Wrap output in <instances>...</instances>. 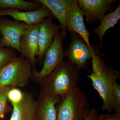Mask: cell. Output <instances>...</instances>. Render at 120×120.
<instances>
[{"instance_id":"obj_1","label":"cell","mask_w":120,"mask_h":120,"mask_svg":"<svg viewBox=\"0 0 120 120\" xmlns=\"http://www.w3.org/2000/svg\"><path fill=\"white\" fill-rule=\"evenodd\" d=\"M81 69L68 61H62L40 81V95L64 97L78 87Z\"/></svg>"},{"instance_id":"obj_2","label":"cell","mask_w":120,"mask_h":120,"mask_svg":"<svg viewBox=\"0 0 120 120\" xmlns=\"http://www.w3.org/2000/svg\"><path fill=\"white\" fill-rule=\"evenodd\" d=\"M32 71L26 59L15 56L0 68V86H26L31 78Z\"/></svg>"},{"instance_id":"obj_3","label":"cell","mask_w":120,"mask_h":120,"mask_svg":"<svg viewBox=\"0 0 120 120\" xmlns=\"http://www.w3.org/2000/svg\"><path fill=\"white\" fill-rule=\"evenodd\" d=\"M57 106L56 120H86L90 109L86 96L78 87L62 97Z\"/></svg>"},{"instance_id":"obj_4","label":"cell","mask_w":120,"mask_h":120,"mask_svg":"<svg viewBox=\"0 0 120 120\" xmlns=\"http://www.w3.org/2000/svg\"><path fill=\"white\" fill-rule=\"evenodd\" d=\"M87 76L91 80L93 87L103 101L102 109L111 113L113 102V86L114 82L120 79V72L107 65L101 71L92 72Z\"/></svg>"},{"instance_id":"obj_5","label":"cell","mask_w":120,"mask_h":120,"mask_svg":"<svg viewBox=\"0 0 120 120\" xmlns=\"http://www.w3.org/2000/svg\"><path fill=\"white\" fill-rule=\"evenodd\" d=\"M71 42L64 56L69 61L74 64L80 69L89 70L88 60L95 54L103 55L101 51L100 45L90 46L82 37L75 32H71Z\"/></svg>"},{"instance_id":"obj_6","label":"cell","mask_w":120,"mask_h":120,"mask_svg":"<svg viewBox=\"0 0 120 120\" xmlns=\"http://www.w3.org/2000/svg\"><path fill=\"white\" fill-rule=\"evenodd\" d=\"M63 34L60 31L53 39V42L45 52L43 67L40 71L32 69V79L39 83L42 79L50 74L59 64L64 61V57Z\"/></svg>"},{"instance_id":"obj_7","label":"cell","mask_w":120,"mask_h":120,"mask_svg":"<svg viewBox=\"0 0 120 120\" xmlns=\"http://www.w3.org/2000/svg\"><path fill=\"white\" fill-rule=\"evenodd\" d=\"M30 26L26 23L16 20L4 19L0 20V31L2 35L0 46L20 52V38Z\"/></svg>"},{"instance_id":"obj_8","label":"cell","mask_w":120,"mask_h":120,"mask_svg":"<svg viewBox=\"0 0 120 120\" xmlns=\"http://www.w3.org/2000/svg\"><path fill=\"white\" fill-rule=\"evenodd\" d=\"M40 24L31 25L22 35L20 40V52L35 69L38 56V32Z\"/></svg>"},{"instance_id":"obj_9","label":"cell","mask_w":120,"mask_h":120,"mask_svg":"<svg viewBox=\"0 0 120 120\" xmlns=\"http://www.w3.org/2000/svg\"><path fill=\"white\" fill-rule=\"evenodd\" d=\"M114 0H77V4L88 24L101 22L107 11H112Z\"/></svg>"},{"instance_id":"obj_10","label":"cell","mask_w":120,"mask_h":120,"mask_svg":"<svg viewBox=\"0 0 120 120\" xmlns=\"http://www.w3.org/2000/svg\"><path fill=\"white\" fill-rule=\"evenodd\" d=\"M52 15L46 18L40 24L38 32L39 53L37 61L42 63L45 52L49 48L54 38L61 29L60 25H57L52 21Z\"/></svg>"},{"instance_id":"obj_11","label":"cell","mask_w":120,"mask_h":120,"mask_svg":"<svg viewBox=\"0 0 120 120\" xmlns=\"http://www.w3.org/2000/svg\"><path fill=\"white\" fill-rule=\"evenodd\" d=\"M10 16L16 21L26 23L28 25L41 23L46 18L52 15L48 8L42 5L38 9L30 11H24L13 9H0V17Z\"/></svg>"},{"instance_id":"obj_12","label":"cell","mask_w":120,"mask_h":120,"mask_svg":"<svg viewBox=\"0 0 120 120\" xmlns=\"http://www.w3.org/2000/svg\"><path fill=\"white\" fill-rule=\"evenodd\" d=\"M77 3V0L69 9L65 22V30L77 33L91 46L89 40L91 33L86 28L84 22V15Z\"/></svg>"},{"instance_id":"obj_13","label":"cell","mask_w":120,"mask_h":120,"mask_svg":"<svg viewBox=\"0 0 120 120\" xmlns=\"http://www.w3.org/2000/svg\"><path fill=\"white\" fill-rule=\"evenodd\" d=\"M13 110L9 120H35L37 107V101L33 95L24 92L21 102L12 105Z\"/></svg>"},{"instance_id":"obj_14","label":"cell","mask_w":120,"mask_h":120,"mask_svg":"<svg viewBox=\"0 0 120 120\" xmlns=\"http://www.w3.org/2000/svg\"><path fill=\"white\" fill-rule=\"evenodd\" d=\"M47 7L52 15L56 17L60 23L61 32L64 38L67 35L65 22L68 12L71 6L77 0H37Z\"/></svg>"},{"instance_id":"obj_15","label":"cell","mask_w":120,"mask_h":120,"mask_svg":"<svg viewBox=\"0 0 120 120\" xmlns=\"http://www.w3.org/2000/svg\"><path fill=\"white\" fill-rule=\"evenodd\" d=\"M61 99L59 97H48L40 95L37 101L35 120H56V106Z\"/></svg>"},{"instance_id":"obj_16","label":"cell","mask_w":120,"mask_h":120,"mask_svg":"<svg viewBox=\"0 0 120 120\" xmlns=\"http://www.w3.org/2000/svg\"><path fill=\"white\" fill-rule=\"evenodd\" d=\"M120 18V4L113 12L104 16L99 26L94 29V32L98 35L100 39V45L102 46V40L104 35L107 30L113 27Z\"/></svg>"},{"instance_id":"obj_17","label":"cell","mask_w":120,"mask_h":120,"mask_svg":"<svg viewBox=\"0 0 120 120\" xmlns=\"http://www.w3.org/2000/svg\"><path fill=\"white\" fill-rule=\"evenodd\" d=\"M42 5L37 0L33 1L23 0H0V8L2 9H13L30 11L37 10Z\"/></svg>"},{"instance_id":"obj_18","label":"cell","mask_w":120,"mask_h":120,"mask_svg":"<svg viewBox=\"0 0 120 120\" xmlns=\"http://www.w3.org/2000/svg\"><path fill=\"white\" fill-rule=\"evenodd\" d=\"M11 88L10 86H0V120L4 118L8 111V94Z\"/></svg>"},{"instance_id":"obj_19","label":"cell","mask_w":120,"mask_h":120,"mask_svg":"<svg viewBox=\"0 0 120 120\" xmlns=\"http://www.w3.org/2000/svg\"><path fill=\"white\" fill-rule=\"evenodd\" d=\"M0 47V68L16 56L15 50L12 48Z\"/></svg>"},{"instance_id":"obj_20","label":"cell","mask_w":120,"mask_h":120,"mask_svg":"<svg viewBox=\"0 0 120 120\" xmlns=\"http://www.w3.org/2000/svg\"><path fill=\"white\" fill-rule=\"evenodd\" d=\"M24 92L17 87H12L9 90L8 94V100L12 105H16L21 102L23 98Z\"/></svg>"},{"instance_id":"obj_21","label":"cell","mask_w":120,"mask_h":120,"mask_svg":"<svg viewBox=\"0 0 120 120\" xmlns=\"http://www.w3.org/2000/svg\"><path fill=\"white\" fill-rule=\"evenodd\" d=\"M113 102L112 110L115 112H120V86L116 81L113 83Z\"/></svg>"},{"instance_id":"obj_22","label":"cell","mask_w":120,"mask_h":120,"mask_svg":"<svg viewBox=\"0 0 120 120\" xmlns=\"http://www.w3.org/2000/svg\"><path fill=\"white\" fill-rule=\"evenodd\" d=\"M98 115L95 108H92L88 110L86 116V120H97Z\"/></svg>"},{"instance_id":"obj_23","label":"cell","mask_w":120,"mask_h":120,"mask_svg":"<svg viewBox=\"0 0 120 120\" xmlns=\"http://www.w3.org/2000/svg\"><path fill=\"white\" fill-rule=\"evenodd\" d=\"M97 120H116L113 114H103L98 115Z\"/></svg>"}]
</instances>
